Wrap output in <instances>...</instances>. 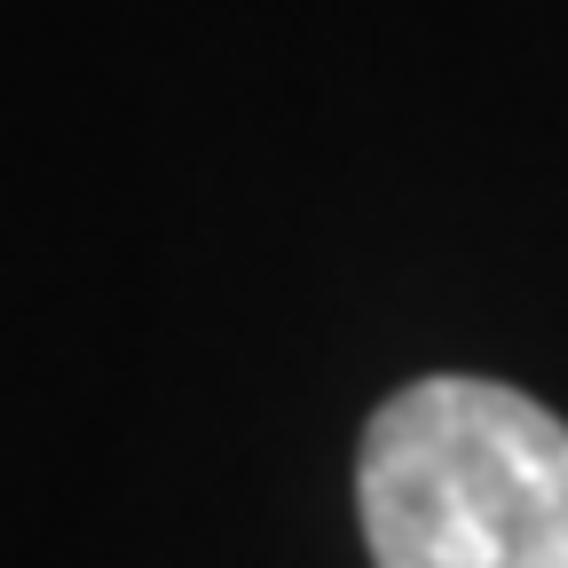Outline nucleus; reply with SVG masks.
Returning <instances> with one entry per match:
<instances>
[{
  "mask_svg": "<svg viewBox=\"0 0 568 568\" xmlns=\"http://www.w3.org/2000/svg\"><path fill=\"white\" fill-rule=\"evenodd\" d=\"M355 506L379 568H568V426L506 379H410L364 426Z\"/></svg>",
  "mask_w": 568,
  "mask_h": 568,
  "instance_id": "f257e3e1",
  "label": "nucleus"
}]
</instances>
